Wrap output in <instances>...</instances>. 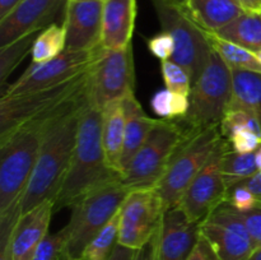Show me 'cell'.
Instances as JSON below:
<instances>
[{
    "label": "cell",
    "mask_w": 261,
    "mask_h": 260,
    "mask_svg": "<svg viewBox=\"0 0 261 260\" xmlns=\"http://www.w3.org/2000/svg\"><path fill=\"white\" fill-rule=\"evenodd\" d=\"M87 101L86 93L46 124L37 163L20 201L22 214L48 199L55 200L75 148L79 120Z\"/></svg>",
    "instance_id": "obj_1"
},
{
    "label": "cell",
    "mask_w": 261,
    "mask_h": 260,
    "mask_svg": "<svg viewBox=\"0 0 261 260\" xmlns=\"http://www.w3.org/2000/svg\"><path fill=\"white\" fill-rule=\"evenodd\" d=\"M121 177L107 162L102 142V111L89 101L79 120L76 143L68 171L55 198L54 211L73 206L88 191Z\"/></svg>",
    "instance_id": "obj_2"
},
{
    "label": "cell",
    "mask_w": 261,
    "mask_h": 260,
    "mask_svg": "<svg viewBox=\"0 0 261 260\" xmlns=\"http://www.w3.org/2000/svg\"><path fill=\"white\" fill-rule=\"evenodd\" d=\"M55 115L36 117L0 135V214L22 201L37 163L43 130Z\"/></svg>",
    "instance_id": "obj_3"
},
{
    "label": "cell",
    "mask_w": 261,
    "mask_h": 260,
    "mask_svg": "<svg viewBox=\"0 0 261 260\" xmlns=\"http://www.w3.org/2000/svg\"><path fill=\"white\" fill-rule=\"evenodd\" d=\"M130 191L117 177L92 189L71 206L70 219L64 227L68 235V260H82L87 245L114 218Z\"/></svg>",
    "instance_id": "obj_4"
},
{
    "label": "cell",
    "mask_w": 261,
    "mask_h": 260,
    "mask_svg": "<svg viewBox=\"0 0 261 260\" xmlns=\"http://www.w3.org/2000/svg\"><path fill=\"white\" fill-rule=\"evenodd\" d=\"M152 2L162 31H167L175 41L172 60L189 71L194 83L205 68L213 51L208 31L194 19L189 9V0Z\"/></svg>",
    "instance_id": "obj_5"
},
{
    "label": "cell",
    "mask_w": 261,
    "mask_h": 260,
    "mask_svg": "<svg viewBox=\"0 0 261 260\" xmlns=\"http://www.w3.org/2000/svg\"><path fill=\"white\" fill-rule=\"evenodd\" d=\"M223 139L219 126L189 130L165 175L154 188L162 198L166 209L180 204L188 186L213 157Z\"/></svg>",
    "instance_id": "obj_6"
},
{
    "label": "cell",
    "mask_w": 261,
    "mask_h": 260,
    "mask_svg": "<svg viewBox=\"0 0 261 260\" xmlns=\"http://www.w3.org/2000/svg\"><path fill=\"white\" fill-rule=\"evenodd\" d=\"M188 133L178 120H157L144 144L122 172V183L130 190L154 189Z\"/></svg>",
    "instance_id": "obj_7"
},
{
    "label": "cell",
    "mask_w": 261,
    "mask_h": 260,
    "mask_svg": "<svg viewBox=\"0 0 261 260\" xmlns=\"http://www.w3.org/2000/svg\"><path fill=\"white\" fill-rule=\"evenodd\" d=\"M190 109L178 120L188 130L219 126L232 99V69L213 48L205 68L191 87Z\"/></svg>",
    "instance_id": "obj_8"
},
{
    "label": "cell",
    "mask_w": 261,
    "mask_h": 260,
    "mask_svg": "<svg viewBox=\"0 0 261 260\" xmlns=\"http://www.w3.org/2000/svg\"><path fill=\"white\" fill-rule=\"evenodd\" d=\"M91 68V66H89ZM88 70L50 88L14 97H0V135L40 116H51L87 93Z\"/></svg>",
    "instance_id": "obj_9"
},
{
    "label": "cell",
    "mask_w": 261,
    "mask_h": 260,
    "mask_svg": "<svg viewBox=\"0 0 261 260\" xmlns=\"http://www.w3.org/2000/svg\"><path fill=\"white\" fill-rule=\"evenodd\" d=\"M135 70L133 43L124 48L99 47L89 68L87 97L89 103L102 110L134 93Z\"/></svg>",
    "instance_id": "obj_10"
},
{
    "label": "cell",
    "mask_w": 261,
    "mask_h": 260,
    "mask_svg": "<svg viewBox=\"0 0 261 260\" xmlns=\"http://www.w3.org/2000/svg\"><path fill=\"white\" fill-rule=\"evenodd\" d=\"M155 189H134L119 211V244L133 250L147 245L157 233L165 212Z\"/></svg>",
    "instance_id": "obj_11"
},
{
    "label": "cell",
    "mask_w": 261,
    "mask_h": 260,
    "mask_svg": "<svg viewBox=\"0 0 261 260\" xmlns=\"http://www.w3.org/2000/svg\"><path fill=\"white\" fill-rule=\"evenodd\" d=\"M200 235L221 260H249L256 249L241 214L227 201L201 222Z\"/></svg>",
    "instance_id": "obj_12"
},
{
    "label": "cell",
    "mask_w": 261,
    "mask_h": 260,
    "mask_svg": "<svg viewBox=\"0 0 261 260\" xmlns=\"http://www.w3.org/2000/svg\"><path fill=\"white\" fill-rule=\"evenodd\" d=\"M99 47L92 51L65 50L55 59L45 63H32L14 83L9 84L7 89H3L2 97L20 96L40 89L50 88L79 75L83 71L88 70Z\"/></svg>",
    "instance_id": "obj_13"
},
{
    "label": "cell",
    "mask_w": 261,
    "mask_h": 260,
    "mask_svg": "<svg viewBox=\"0 0 261 260\" xmlns=\"http://www.w3.org/2000/svg\"><path fill=\"white\" fill-rule=\"evenodd\" d=\"M228 145V140L223 139L213 157L191 181L181 198L178 206L191 221L201 223L212 212L227 201L228 190L222 177L221 161Z\"/></svg>",
    "instance_id": "obj_14"
},
{
    "label": "cell",
    "mask_w": 261,
    "mask_h": 260,
    "mask_svg": "<svg viewBox=\"0 0 261 260\" xmlns=\"http://www.w3.org/2000/svg\"><path fill=\"white\" fill-rule=\"evenodd\" d=\"M105 0H66L64 28L68 51H92L101 46Z\"/></svg>",
    "instance_id": "obj_15"
},
{
    "label": "cell",
    "mask_w": 261,
    "mask_h": 260,
    "mask_svg": "<svg viewBox=\"0 0 261 260\" xmlns=\"http://www.w3.org/2000/svg\"><path fill=\"white\" fill-rule=\"evenodd\" d=\"M200 239V223L176 205L165 212L158 228L157 260H186Z\"/></svg>",
    "instance_id": "obj_16"
},
{
    "label": "cell",
    "mask_w": 261,
    "mask_h": 260,
    "mask_svg": "<svg viewBox=\"0 0 261 260\" xmlns=\"http://www.w3.org/2000/svg\"><path fill=\"white\" fill-rule=\"evenodd\" d=\"M66 0H22L0 20V47L41 32L56 17Z\"/></svg>",
    "instance_id": "obj_17"
},
{
    "label": "cell",
    "mask_w": 261,
    "mask_h": 260,
    "mask_svg": "<svg viewBox=\"0 0 261 260\" xmlns=\"http://www.w3.org/2000/svg\"><path fill=\"white\" fill-rule=\"evenodd\" d=\"M54 206L55 200L48 199L20 216L10 242L13 260H32L38 245L48 233Z\"/></svg>",
    "instance_id": "obj_18"
},
{
    "label": "cell",
    "mask_w": 261,
    "mask_h": 260,
    "mask_svg": "<svg viewBox=\"0 0 261 260\" xmlns=\"http://www.w3.org/2000/svg\"><path fill=\"white\" fill-rule=\"evenodd\" d=\"M137 18V0H105L101 46L110 50L132 43Z\"/></svg>",
    "instance_id": "obj_19"
},
{
    "label": "cell",
    "mask_w": 261,
    "mask_h": 260,
    "mask_svg": "<svg viewBox=\"0 0 261 260\" xmlns=\"http://www.w3.org/2000/svg\"><path fill=\"white\" fill-rule=\"evenodd\" d=\"M125 110V142L121 158V175L135 153L140 149L157 120L145 114L134 93L122 99Z\"/></svg>",
    "instance_id": "obj_20"
},
{
    "label": "cell",
    "mask_w": 261,
    "mask_h": 260,
    "mask_svg": "<svg viewBox=\"0 0 261 260\" xmlns=\"http://www.w3.org/2000/svg\"><path fill=\"white\" fill-rule=\"evenodd\" d=\"M102 142L109 166L121 175V158L125 142V110L115 101L102 110Z\"/></svg>",
    "instance_id": "obj_21"
},
{
    "label": "cell",
    "mask_w": 261,
    "mask_h": 260,
    "mask_svg": "<svg viewBox=\"0 0 261 260\" xmlns=\"http://www.w3.org/2000/svg\"><path fill=\"white\" fill-rule=\"evenodd\" d=\"M191 15L208 32H217L245 12L233 0H189Z\"/></svg>",
    "instance_id": "obj_22"
},
{
    "label": "cell",
    "mask_w": 261,
    "mask_h": 260,
    "mask_svg": "<svg viewBox=\"0 0 261 260\" xmlns=\"http://www.w3.org/2000/svg\"><path fill=\"white\" fill-rule=\"evenodd\" d=\"M227 110H244L261 124V73L232 70V99Z\"/></svg>",
    "instance_id": "obj_23"
},
{
    "label": "cell",
    "mask_w": 261,
    "mask_h": 260,
    "mask_svg": "<svg viewBox=\"0 0 261 260\" xmlns=\"http://www.w3.org/2000/svg\"><path fill=\"white\" fill-rule=\"evenodd\" d=\"M214 33L254 53L261 50V13L245 10L240 17Z\"/></svg>",
    "instance_id": "obj_24"
},
{
    "label": "cell",
    "mask_w": 261,
    "mask_h": 260,
    "mask_svg": "<svg viewBox=\"0 0 261 260\" xmlns=\"http://www.w3.org/2000/svg\"><path fill=\"white\" fill-rule=\"evenodd\" d=\"M221 172L228 191L239 184L249 180L255 173L259 172L255 161V152L239 153L229 149L228 145L222 155Z\"/></svg>",
    "instance_id": "obj_25"
},
{
    "label": "cell",
    "mask_w": 261,
    "mask_h": 260,
    "mask_svg": "<svg viewBox=\"0 0 261 260\" xmlns=\"http://www.w3.org/2000/svg\"><path fill=\"white\" fill-rule=\"evenodd\" d=\"M211 45L232 70H249L261 73V64L254 51L223 40L216 33L208 32Z\"/></svg>",
    "instance_id": "obj_26"
},
{
    "label": "cell",
    "mask_w": 261,
    "mask_h": 260,
    "mask_svg": "<svg viewBox=\"0 0 261 260\" xmlns=\"http://www.w3.org/2000/svg\"><path fill=\"white\" fill-rule=\"evenodd\" d=\"M66 33L64 25L51 23L41 31L32 47V63L40 64L55 59L65 51Z\"/></svg>",
    "instance_id": "obj_27"
},
{
    "label": "cell",
    "mask_w": 261,
    "mask_h": 260,
    "mask_svg": "<svg viewBox=\"0 0 261 260\" xmlns=\"http://www.w3.org/2000/svg\"><path fill=\"white\" fill-rule=\"evenodd\" d=\"M117 244H119V212L87 245L82 255V260H109Z\"/></svg>",
    "instance_id": "obj_28"
},
{
    "label": "cell",
    "mask_w": 261,
    "mask_h": 260,
    "mask_svg": "<svg viewBox=\"0 0 261 260\" xmlns=\"http://www.w3.org/2000/svg\"><path fill=\"white\" fill-rule=\"evenodd\" d=\"M150 107L155 115L166 120H181L188 115L190 99L188 96L175 93L170 89L155 92L150 99Z\"/></svg>",
    "instance_id": "obj_29"
},
{
    "label": "cell",
    "mask_w": 261,
    "mask_h": 260,
    "mask_svg": "<svg viewBox=\"0 0 261 260\" xmlns=\"http://www.w3.org/2000/svg\"><path fill=\"white\" fill-rule=\"evenodd\" d=\"M38 33H32L10 45L0 47V84L2 87L7 82L8 76L20 64V61L30 53H32L33 43Z\"/></svg>",
    "instance_id": "obj_30"
},
{
    "label": "cell",
    "mask_w": 261,
    "mask_h": 260,
    "mask_svg": "<svg viewBox=\"0 0 261 260\" xmlns=\"http://www.w3.org/2000/svg\"><path fill=\"white\" fill-rule=\"evenodd\" d=\"M161 70H162L166 88L175 93H180L188 97L190 96L193 81H191L189 71L184 66L173 60H166L161 61Z\"/></svg>",
    "instance_id": "obj_31"
},
{
    "label": "cell",
    "mask_w": 261,
    "mask_h": 260,
    "mask_svg": "<svg viewBox=\"0 0 261 260\" xmlns=\"http://www.w3.org/2000/svg\"><path fill=\"white\" fill-rule=\"evenodd\" d=\"M219 127H221V133L223 138H226V140H228V138L233 133L241 129L251 130L255 134L261 137L260 121L244 110H227Z\"/></svg>",
    "instance_id": "obj_32"
},
{
    "label": "cell",
    "mask_w": 261,
    "mask_h": 260,
    "mask_svg": "<svg viewBox=\"0 0 261 260\" xmlns=\"http://www.w3.org/2000/svg\"><path fill=\"white\" fill-rule=\"evenodd\" d=\"M66 244H68V235L65 228L55 233H47L38 245L32 260H68Z\"/></svg>",
    "instance_id": "obj_33"
},
{
    "label": "cell",
    "mask_w": 261,
    "mask_h": 260,
    "mask_svg": "<svg viewBox=\"0 0 261 260\" xmlns=\"http://www.w3.org/2000/svg\"><path fill=\"white\" fill-rule=\"evenodd\" d=\"M149 53L158 60L166 61L172 59L175 51V41L167 31H161L147 40Z\"/></svg>",
    "instance_id": "obj_34"
},
{
    "label": "cell",
    "mask_w": 261,
    "mask_h": 260,
    "mask_svg": "<svg viewBox=\"0 0 261 260\" xmlns=\"http://www.w3.org/2000/svg\"><path fill=\"white\" fill-rule=\"evenodd\" d=\"M228 143H231L234 152L252 153L256 152L257 148L261 145V137L251 130L241 129L228 138Z\"/></svg>",
    "instance_id": "obj_35"
},
{
    "label": "cell",
    "mask_w": 261,
    "mask_h": 260,
    "mask_svg": "<svg viewBox=\"0 0 261 260\" xmlns=\"http://www.w3.org/2000/svg\"><path fill=\"white\" fill-rule=\"evenodd\" d=\"M227 203L237 212H247L256 205L257 199L246 186L239 184L228 191Z\"/></svg>",
    "instance_id": "obj_36"
},
{
    "label": "cell",
    "mask_w": 261,
    "mask_h": 260,
    "mask_svg": "<svg viewBox=\"0 0 261 260\" xmlns=\"http://www.w3.org/2000/svg\"><path fill=\"white\" fill-rule=\"evenodd\" d=\"M244 219L245 224L249 228L256 247L261 246V201L257 200V204L247 212H239Z\"/></svg>",
    "instance_id": "obj_37"
},
{
    "label": "cell",
    "mask_w": 261,
    "mask_h": 260,
    "mask_svg": "<svg viewBox=\"0 0 261 260\" xmlns=\"http://www.w3.org/2000/svg\"><path fill=\"white\" fill-rule=\"evenodd\" d=\"M186 260H221L212 245L200 235L198 244Z\"/></svg>",
    "instance_id": "obj_38"
},
{
    "label": "cell",
    "mask_w": 261,
    "mask_h": 260,
    "mask_svg": "<svg viewBox=\"0 0 261 260\" xmlns=\"http://www.w3.org/2000/svg\"><path fill=\"white\" fill-rule=\"evenodd\" d=\"M155 235L147 245L137 250L134 260H157V240H155Z\"/></svg>",
    "instance_id": "obj_39"
},
{
    "label": "cell",
    "mask_w": 261,
    "mask_h": 260,
    "mask_svg": "<svg viewBox=\"0 0 261 260\" xmlns=\"http://www.w3.org/2000/svg\"><path fill=\"white\" fill-rule=\"evenodd\" d=\"M135 252H137V250L129 249V247L117 244L109 260H134Z\"/></svg>",
    "instance_id": "obj_40"
},
{
    "label": "cell",
    "mask_w": 261,
    "mask_h": 260,
    "mask_svg": "<svg viewBox=\"0 0 261 260\" xmlns=\"http://www.w3.org/2000/svg\"><path fill=\"white\" fill-rule=\"evenodd\" d=\"M242 185L246 186L259 201H261V171H259L257 173H255L252 177H250L249 180L244 181L241 183Z\"/></svg>",
    "instance_id": "obj_41"
},
{
    "label": "cell",
    "mask_w": 261,
    "mask_h": 260,
    "mask_svg": "<svg viewBox=\"0 0 261 260\" xmlns=\"http://www.w3.org/2000/svg\"><path fill=\"white\" fill-rule=\"evenodd\" d=\"M22 0H0V20L7 17Z\"/></svg>",
    "instance_id": "obj_42"
},
{
    "label": "cell",
    "mask_w": 261,
    "mask_h": 260,
    "mask_svg": "<svg viewBox=\"0 0 261 260\" xmlns=\"http://www.w3.org/2000/svg\"><path fill=\"white\" fill-rule=\"evenodd\" d=\"M241 5L246 12L261 13V0H241Z\"/></svg>",
    "instance_id": "obj_43"
},
{
    "label": "cell",
    "mask_w": 261,
    "mask_h": 260,
    "mask_svg": "<svg viewBox=\"0 0 261 260\" xmlns=\"http://www.w3.org/2000/svg\"><path fill=\"white\" fill-rule=\"evenodd\" d=\"M255 161H256L257 170L261 171V145L257 148L256 152H255Z\"/></svg>",
    "instance_id": "obj_44"
},
{
    "label": "cell",
    "mask_w": 261,
    "mask_h": 260,
    "mask_svg": "<svg viewBox=\"0 0 261 260\" xmlns=\"http://www.w3.org/2000/svg\"><path fill=\"white\" fill-rule=\"evenodd\" d=\"M249 260H261V246L255 249V251L252 252L251 256L249 257Z\"/></svg>",
    "instance_id": "obj_45"
},
{
    "label": "cell",
    "mask_w": 261,
    "mask_h": 260,
    "mask_svg": "<svg viewBox=\"0 0 261 260\" xmlns=\"http://www.w3.org/2000/svg\"><path fill=\"white\" fill-rule=\"evenodd\" d=\"M255 56H256L257 60H259V61H260V64H261V50L255 51Z\"/></svg>",
    "instance_id": "obj_46"
},
{
    "label": "cell",
    "mask_w": 261,
    "mask_h": 260,
    "mask_svg": "<svg viewBox=\"0 0 261 260\" xmlns=\"http://www.w3.org/2000/svg\"><path fill=\"white\" fill-rule=\"evenodd\" d=\"M233 2H234V3H237V4L241 5V0H233ZM241 7H242V5H241Z\"/></svg>",
    "instance_id": "obj_47"
},
{
    "label": "cell",
    "mask_w": 261,
    "mask_h": 260,
    "mask_svg": "<svg viewBox=\"0 0 261 260\" xmlns=\"http://www.w3.org/2000/svg\"><path fill=\"white\" fill-rule=\"evenodd\" d=\"M73 2H81V0H73Z\"/></svg>",
    "instance_id": "obj_48"
}]
</instances>
